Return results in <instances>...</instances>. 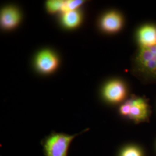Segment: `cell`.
<instances>
[{"label":"cell","mask_w":156,"mask_h":156,"mask_svg":"<svg viewBox=\"0 0 156 156\" xmlns=\"http://www.w3.org/2000/svg\"><path fill=\"white\" fill-rule=\"evenodd\" d=\"M120 156H142L140 151L136 147L130 146L125 148Z\"/></svg>","instance_id":"cell-12"},{"label":"cell","mask_w":156,"mask_h":156,"mask_svg":"<svg viewBox=\"0 0 156 156\" xmlns=\"http://www.w3.org/2000/svg\"><path fill=\"white\" fill-rule=\"evenodd\" d=\"M131 109L129 117L136 122H141L145 120L149 114V108L144 100L136 98L129 100Z\"/></svg>","instance_id":"cell-5"},{"label":"cell","mask_w":156,"mask_h":156,"mask_svg":"<svg viewBox=\"0 0 156 156\" xmlns=\"http://www.w3.org/2000/svg\"><path fill=\"white\" fill-rule=\"evenodd\" d=\"M130 109H131V104H130L129 100H128L120 107V111L121 114L123 115V116H129V115L130 113Z\"/></svg>","instance_id":"cell-13"},{"label":"cell","mask_w":156,"mask_h":156,"mask_svg":"<svg viewBox=\"0 0 156 156\" xmlns=\"http://www.w3.org/2000/svg\"><path fill=\"white\" fill-rule=\"evenodd\" d=\"M64 1L52 0L49 1L46 3V7L48 11L51 13H55L58 11H62Z\"/></svg>","instance_id":"cell-11"},{"label":"cell","mask_w":156,"mask_h":156,"mask_svg":"<svg viewBox=\"0 0 156 156\" xmlns=\"http://www.w3.org/2000/svg\"><path fill=\"white\" fill-rule=\"evenodd\" d=\"M126 91L124 85L120 81L115 80L107 84L104 90V95L111 102H119L124 99Z\"/></svg>","instance_id":"cell-3"},{"label":"cell","mask_w":156,"mask_h":156,"mask_svg":"<svg viewBox=\"0 0 156 156\" xmlns=\"http://www.w3.org/2000/svg\"><path fill=\"white\" fill-rule=\"evenodd\" d=\"M138 38L142 47H150L156 45V27L146 26L140 29Z\"/></svg>","instance_id":"cell-8"},{"label":"cell","mask_w":156,"mask_h":156,"mask_svg":"<svg viewBox=\"0 0 156 156\" xmlns=\"http://www.w3.org/2000/svg\"><path fill=\"white\" fill-rule=\"evenodd\" d=\"M102 27L108 32L113 33L119 30L122 26V19L116 12L107 13L101 22Z\"/></svg>","instance_id":"cell-7"},{"label":"cell","mask_w":156,"mask_h":156,"mask_svg":"<svg viewBox=\"0 0 156 156\" xmlns=\"http://www.w3.org/2000/svg\"><path fill=\"white\" fill-rule=\"evenodd\" d=\"M136 60L138 67L142 73L156 77V45L142 47Z\"/></svg>","instance_id":"cell-2"},{"label":"cell","mask_w":156,"mask_h":156,"mask_svg":"<svg viewBox=\"0 0 156 156\" xmlns=\"http://www.w3.org/2000/svg\"><path fill=\"white\" fill-rule=\"evenodd\" d=\"M80 20V13L76 10L66 12L62 16V23L68 28L76 27L79 24Z\"/></svg>","instance_id":"cell-9"},{"label":"cell","mask_w":156,"mask_h":156,"mask_svg":"<svg viewBox=\"0 0 156 156\" xmlns=\"http://www.w3.org/2000/svg\"><path fill=\"white\" fill-rule=\"evenodd\" d=\"M77 135L52 133L44 142L45 156H67L69 145Z\"/></svg>","instance_id":"cell-1"},{"label":"cell","mask_w":156,"mask_h":156,"mask_svg":"<svg viewBox=\"0 0 156 156\" xmlns=\"http://www.w3.org/2000/svg\"><path fill=\"white\" fill-rule=\"evenodd\" d=\"M57 64L58 60L56 56L49 50L41 51L36 58V66L42 73L52 72L56 69Z\"/></svg>","instance_id":"cell-4"},{"label":"cell","mask_w":156,"mask_h":156,"mask_svg":"<svg viewBox=\"0 0 156 156\" xmlns=\"http://www.w3.org/2000/svg\"><path fill=\"white\" fill-rule=\"evenodd\" d=\"M84 1L80 0H68L64 1L62 11L64 13L67 12L75 11L76 8L81 5Z\"/></svg>","instance_id":"cell-10"},{"label":"cell","mask_w":156,"mask_h":156,"mask_svg":"<svg viewBox=\"0 0 156 156\" xmlns=\"http://www.w3.org/2000/svg\"><path fill=\"white\" fill-rule=\"evenodd\" d=\"M20 13L15 8L7 7L1 13V24L6 29L16 27L20 21Z\"/></svg>","instance_id":"cell-6"}]
</instances>
